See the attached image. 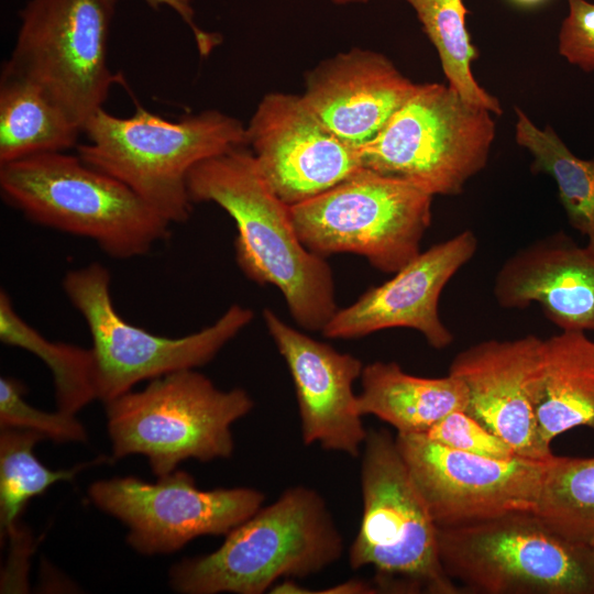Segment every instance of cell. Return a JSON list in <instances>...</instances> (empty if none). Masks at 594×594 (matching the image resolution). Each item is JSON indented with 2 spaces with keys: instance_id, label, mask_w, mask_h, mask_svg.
I'll use <instances>...</instances> for the list:
<instances>
[{
  "instance_id": "cell-31",
  "label": "cell",
  "mask_w": 594,
  "mask_h": 594,
  "mask_svg": "<svg viewBox=\"0 0 594 594\" xmlns=\"http://www.w3.org/2000/svg\"><path fill=\"white\" fill-rule=\"evenodd\" d=\"M150 7L157 9L160 6L172 8L190 28L198 51L201 56H207L220 42L221 38L215 34L205 32L198 28L194 21V9L190 0H144Z\"/></svg>"
},
{
  "instance_id": "cell-7",
  "label": "cell",
  "mask_w": 594,
  "mask_h": 594,
  "mask_svg": "<svg viewBox=\"0 0 594 594\" xmlns=\"http://www.w3.org/2000/svg\"><path fill=\"white\" fill-rule=\"evenodd\" d=\"M492 112L449 85L417 84L380 132L359 147L362 168L428 194L455 196L487 164Z\"/></svg>"
},
{
  "instance_id": "cell-18",
  "label": "cell",
  "mask_w": 594,
  "mask_h": 594,
  "mask_svg": "<svg viewBox=\"0 0 594 594\" xmlns=\"http://www.w3.org/2000/svg\"><path fill=\"white\" fill-rule=\"evenodd\" d=\"M493 294L505 309L538 304L561 331H594V252L563 230L544 235L503 263Z\"/></svg>"
},
{
  "instance_id": "cell-24",
  "label": "cell",
  "mask_w": 594,
  "mask_h": 594,
  "mask_svg": "<svg viewBox=\"0 0 594 594\" xmlns=\"http://www.w3.org/2000/svg\"><path fill=\"white\" fill-rule=\"evenodd\" d=\"M0 340L35 354L47 365L53 374L57 409L76 414L97 399L90 349L45 339L18 315L4 290L0 293Z\"/></svg>"
},
{
  "instance_id": "cell-5",
  "label": "cell",
  "mask_w": 594,
  "mask_h": 594,
  "mask_svg": "<svg viewBox=\"0 0 594 594\" xmlns=\"http://www.w3.org/2000/svg\"><path fill=\"white\" fill-rule=\"evenodd\" d=\"M362 517L349 564L372 566L377 592L455 594L444 572L438 526L385 429H370L361 455Z\"/></svg>"
},
{
  "instance_id": "cell-3",
  "label": "cell",
  "mask_w": 594,
  "mask_h": 594,
  "mask_svg": "<svg viewBox=\"0 0 594 594\" xmlns=\"http://www.w3.org/2000/svg\"><path fill=\"white\" fill-rule=\"evenodd\" d=\"M82 132L89 142L77 146L79 157L125 184L170 224L190 217V169L248 144L246 127L217 110L169 121L140 106L128 118L101 108Z\"/></svg>"
},
{
  "instance_id": "cell-32",
  "label": "cell",
  "mask_w": 594,
  "mask_h": 594,
  "mask_svg": "<svg viewBox=\"0 0 594 594\" xmlns=\"http://www.w3.org/2000/svg\"><path fill=\"white\" fill-rule=\"evenodd\" d=\"M314 593L370 594L378 592L373 582L362 580H349L343 583L324 588L322 591H316Z\"/></svg>"
},
{
  "instance_id": "cell-17",
  "label": "cell",
  "mask_w": 594,
  "mask_h": 594,
  "mask_svg": "<svg viewBox=\"0 0 594 594\" xmlns=\"http://www.w3.org/2000/svg\"><path fill=\"white\" fill-rule=\"evenodd\" d=\"M543 340L528 334L477 342L452 360L449 374L466 386V413L505 440L522 458L548 461L536 426L534 397Z\"/></svg>"
},
{
  "instance_id": "cell-20",
  "label": "cell",
  "mask_w": 594,
  "mask_h": 594,
  "mask_svg": "<svg viewBox=\"0 0 594 594\" xmlns=\"http://www.w3.org/2000/svg\"><path fill=\"white\" fill-rule=\"evenodd\" d=\"M534 413L539 442L579 426L594 430V341L584 331H561L543 340Z\"/></svg>"
},
{
  "instance_id": "cell-22",
  "label": "cell",
  "mask_w": 594,
  "mask_h": 594,
  "mask_svg": "<svg viewBox=\"0 0 594 594\" xmlns=\"http://www.w3.org/2000/svg\"><path fill=\"white\" fill-rule=\"evenodd\" d=\"M82 132L35 84L3 66L0 165L76 145Z\"/></svg>"
},
{
  "instance_id": "cell-33",
  "label": "cell",
  "mask_w": 594,
  "mask_h": 594,
  "mask_svg": "<svg viewBox=\"0 0 594 594\" xmlns=\"http://www.w3.org/2000/svg\"><path fill=\"white\" fill-rule=\"evenodd\" d=\"M510 1L519 7L530 8V7H536L538 4H541L547 0H510Z\"/></svg>"
},
{
  "instance_id": "cell-30",
  "label": "cell",
  "mask_w": 594,
  "mask_h": 594,
  "mask_svg": "<svg viewBox=\"0 0 594 594\" xmlns=\"http://www.w3.org/2000/svg\"><path fill=\"white\" fill-rule=\"evenodd\" d=\"M568 7L559 32V53L571 65L594 72V3L568 0Z\"/></svg>"
},
{
  "instance_id": "cell-8",
  "label": "cell",
  "mask_w": 594,
  "mask_h": 594,
  "mask_svg": "<svg viewBox=\"0 0 594 594\" xmlns=\"http://www.w3.org/2000/svg\"><path fill=\"white\" fill-rule=\"evenodd\" d=\"M442 568L485 594H594L591 546L570 541L532 512L438 527Z\"/></svg>"
},
{
  "instance_id": "cell-29",
  "label": "cell",
  "mask_w": 594,
  "mask_h": 594,
  "mask_svg": "<svg viewBox=\"0 0 594 594\" xmlns=\"http://www.w3.org/2000/svg\"><path fill=\"white\" fill-rule=\"evenodd\" d=\"M425 435L443 446L480 457L496 460L519 457L510 444L486 429L465 410L448 414Z\"/></svg>"
},
{
  "instance_id": "cell-35",
  "label": "cell",
  "mask_w": 594,
  "mask_h": 594,
  "mask_svg": "<svg viewBox=\"0 0 594 594\" xmlns=\"http://www.w3.org/2000/svg\"><path fill=\"white\" fill-rule=\"evenodd\" d=\"M591 548H592L593 553H594V542L591 544Z\"/></svg>"
},
{
  "instance_id": "cell-10",
  "label": "cell",
  "mask_w": 594,
  "mask_h": 594,
  "mask_svg": "<svg viewBox=\"0 0 594 594\" xmlns=\"http://www.w3.org/2000/svg\"><path fill=\"white\" fill-rule=\"evenodd\" d=\"M433 196L362 168L331 189L290 206L295 230L311 252L364 256L396 273L420 253L431 224Z\"/></svg>"
},
{
  "instance_id": "cell-4",
  "label": "cell",
  "mask_w": 594,
  "mask_h": 594,
  "mask_svg": "<svg viewBox=\"0 0 594 594\" xmlns=\"http://www.w3.org/2000/svg\"><path fill=\"white\" fill-rule=\"evenodd\" d=\"M3 200L38 224L94 240L109 256L146 254L170 223L79 155L46 152L0 165Z\"/></svg>"
},
{
  "instance_id": "cell-12",
  "label": "cell",
  "mask_w": 594,
  "mask_h": 594,
  "mask_svg": "<svg viewBox=\"0 0 594 594\" xmlns=\"http://www.w3.org/2000/svg\"><path fill=\"white\" fill-rule=\"evenodd\" d=\"M88 497L129 528L127 542L144 556L175 552L202 536H226L265 501L251 487L200 490L182 470L155 483L134 476L96 481Z\"/></svg>"
},
{
  "instance_id": "cell-13",
  "label": "cell",
  "mask_w": 594,
  "mask_h": 594,
  "mask_svg": "<svg viewBox=\"0 0 594 594\" xmlns=\"http://www.w3.org/2000/svg\"><path fill=\"white\" fill-rule=\"evenodd\" d=\"M398 450L438 527L532 512L548 461L496 460L443 446L425 433H396Z\"/></svg>"
},
{
  "instance_id": "cell-1",
  "label": "cell",
  "mask_w": 594,
  "mask_h": 594,
  "mask_svg": "<svg viewBox=\"0 0 594 594\" xmlns=\"http://www.w3.org/2000/svg\"><path fill=\"white\" fill-rule=\"evenodd\" d=\"M187 188L193 202H215L234 220L242 272L277 287L300 327L321 331L338 310L331 267L300 241L290 206L267 185L252 152L238 146L198 163Z\"/></svg>"
},
{
  "instance_id": "cell-21",
  "label": "cell",
  "mask_w": 594,
  "mask_h": 594,
  "mask_svg": "<svg viewBox=\"0 0 594 594\" xmlns=\"http://www.w3.org/2000/svg\"><path fill=\"white\" fill-rule=\"evenodd\" d=\"M360 378L361 415L380 418L397 433H426L448 414L468 408L465 384L449 373L420 377L404 372L396 362L376 361L363 367Z\"/></svg>"
},
{
  "instance_id": "cell-34",
  "label": "cell",
  "mask_w": 594,
  "mask_h": 594,
  "mask_svg": "<svg viewBox=\"0 0 594 594\" xmlns=\"http://www.w3.org/2000/svg\"><path fill=\"white\" fill-rule=\"evenodd\" d=\"M331 1L338 4H350V3H364L370 0H331Z\"/></svg>"
},
{
  "instance_id": "cell-9",
  "label": "cell",
  "mask_w": 594,
  "mask_h": 594,
  "mask_svg": "<svg viewBox=\"0 0 594 594\" xmlns=\"http://www.w3.org/2000/svg\"><path fill=\"white\" fill-rule=\"evenodd\" d=\"M110 283L109 271L99 263L69 271L63 279L68 300L88 326L96 397L105 404L143 381L207 364L254 317L251 309L232 305L197 332L162 337L121 317Z\"/></svg>"
},
{
  "instance_id": "cell-15",
  "label": "cell",
  "mask_w": 594,
  "mask_h": 594,
  "mask_svg": "<svg viewBox=\"0 0 594 594\" xmlns=\"http://www.w3.org/2000/svg\"><path fill=\"white\" fill-rule=\"evenodd\" d=\"M477 238L464 230L420 252L384 284L367 289L356 301L338 309L321 330L329 339H354L391 328L420 332L442 350L453 334L439 315L444 286L475 255Z\"/></svg>"
},
{
  "instance_id": "cell-28",
  "label": "cell",
  "mask_w": 594,
  "mask_h": 594,
  "mask_svg": "<svg viewBox=\"0 0 594 594\" xmlns=\"http://www.w3.org/2000/svg\"><path fill=\"white\" fill-rule=\"evenodd\" d=\"M24 386L15 378H0V427L26 429L56 442H84L87 431L75 414L40 410L24 399Z\"/></svg>"
},
{
  "instance_id": "cell-23",
  "label": "cell",
  "mask_w": 594,
  "mask_h": 594,
  "mask_svg": "<svg viewBox=\"0 0 594 594\" xmlns=\"http://www.w3.org/2000/svg\"><path fill=\"white\" fill-rule=\"evenodd\" d=\"M515 112V140L531 154V172L554 179L570 226L594 252V157H578L551 125L540 129L521 109L516 107Z\"/></svg>"
},
{
  "instance_id": "cell-11",
  "label": "cell",
  "mask_w": 594,
  "mask_h": 594,
  "mask_svg": "<svg viewBox=\"0 0 594 594\" xmlns=\"http://www.w3.org/2000/svg\"><path fill=\"white\" fill-rule=\"evenodd\" d=\"M117 0H31L4 67L35 84L81 131L116 79L108 41Z\"/></svg>"
},
{
  "instance_id": "cell-26",
  "label": "cell",
  "mask_w": 594,
  "mask_h": 594,
  "mask_svg": "<svg viewBox=\"0 0 594 594\" xmlns=\"http://www.w3.org/2000/svg\"><path fill=\"white\" fill-rule=\"evenodd\" d=\"M561 537L594 542V457L553 455L547 463L532 510Z\"/></svg>"
},
{
  "instance_id": "cell-27",
  "label": "cell",
  "mask_w": 594,
  "mask_h": 594,
  "mask_svg": "<svg viewBox=\"0 0 594 594\" xmlns=\"http://www.w3.org/2000/svg\"><path fill=\"white\" fill-rule=\"evenodd\" d=\"M416 12L436 47L448 85L464 100L501 114L499 100L475 80L471 65L479 57L466 29L463 0H404Z\"/></svg>"
},
{
  "instance_id": "cell-6",
  "label": "cell",
  "mask_w": 594,
  "mask_h": 594,
  "mask_svg": "<svg viewBox=\"0 0 594 594\" xmlns=\"http://www.w3.org/2000/svg\"><path fill=\"white\" fill-rule=\"evenodd\" d=\"M106 405L112 459L142 454L154 475H166L188 459H228L234 451L232 425L254 407L243 388L219 389L190 370L151 380Z\"/></svg>"
},
{
  "instance_id": "cell-2",
  "label": "cell",
  "mask_w": 594,
  "mask_h": 594,
  "mask_svg": "<svg viewBox=\"0 0 594 594\" xmlns=\"http://www.w3.org/2000/svg\"><path fill=\"white\" fill-rule=\"evenodd\" d=\"M343 552V537L323 497L297 485L233 528L213 552L173 565L169 584L183 594H263L279 579L326 570Z\"/></svg>"
},
{
  "instance_id": "cell-14",
  "label": "cell",
  "mask_w": 594,
  "mask_h": 594,
  "mask_svg": "<svg viewBox=\"0 0 594 594\" xmlns=\"http://www.w3.org/2000/svg\"><path fill=\"white\" fill-rule=\"evenodd\" d=\"M246 140L263 178L288 206L362 169L359 147L330 131L300 96L267 94L246 127Z\"/></svg>"
},
{
  "instance_id": "cell-25",
  "label": "cell",
  "mask_w": 594,
  "mask_h": 594,
  "mask_svg": "<svg viewBox=\"0 0 594 594\" xmlns=\"http://www.w3.org/2000/svg\"><path fill=\"white\" fill-rule=\"evenodd\" d=\"M46 439L42 433L18 428L0 432V526L1 537L10 541L21 532L16 520L26 503L45 493L59 481H72L86 466L109 461L99 457L94 461L67 470L53 471L40 462L34 446Z\"/></svg>"
},
{
  "instance_id": "cell-19",
  "label": "cell",
  "mask_w": 594,
  "mask_h": 594,
  "mask_svg": "<svg viewBox=\"0 0 594 594\" xmlns=\"http://www.w3.org/2000/svg\"><path fill=\"white\" fill-rule=\"evenodd\" d=\"M384 55L352 50L324 62L300 96L310 111L343 141H371L416 88Z\"/></svg>"
},
{
  "instance_id": "cell-16",
  "label": "cell",
  "mask_w": 594,
  "mask_h": 594,
  "mask_svg": "<svg viewBox=\"0 0 594 594\" xmlns=\"http://www.w3.org/2000/svg\"><path fill=\"white\" fill-rule=\"evenodd\" d=\"M263 318L294 382L304 443L360 457L367 435L353 391L361 360L294 329L268 308Z\"/></svg>"
}]
</instances>
